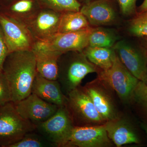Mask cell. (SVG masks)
<instances>
[{
	"instance_id": "6da1fadb",
	"label": "cell",
	"mask_w": 147,
	"mask_h": 147,
	"mask_svg": "<svg viewBox=\"0 0 147 147\" xmlns=\"http://www.w3.org/2000/svg\"><path fill=\"white\" fill-rule=\"evenodd\" d=\"M2 72L10 87L11 102H16L32 93V88L37 71L32 50L9 53L6 58Z\"/></svg>"
},
{
	"instance_id": "ba28073f",
	"label": "cell",
	"mask_w": 147,
	"mask_h": 147,
	"mask_svg": "<svg viewBox=\"0 0 147 147\" xmlns=\"http://www.w3.org/2000/svg\"><path fill=\"white\" fill-rule=\"evenodd\" d=\"M113 48L129 71L142 82L147 68V55L145 49L124 40L116 42Z\"/></svg>"
},
{
	"instance_id": "5b68a950",
	"label": "cell",
	"mask_w": 147,
	"mask_h": 147,
	"mask_svg": "<svg viewBox=\"0 0 147 147\" xmlns=\"http://www.w3.org/2000/svg\"><path fill=\"white\" fill-rule=\"evenodd\" d=\"M67 108L75 126L104 125L106 122L95 108L92 101L83 88L78 87L69 93Z\"/></svg>"
},
{
	"instance_id": "f546056e",
	"label": "cell",
	"mask_w": 147,
	"mask_h": 147,
	"mask_svg": "<svg viewBox=\"0 0 147 147\" xmlns=\"http://www.w3.org/2000/svg\"><path fill=\"white\" fill-rule=\"evenodd\" d=\"M142 128L146 132L147 137V121H145L144 122L142 123Z\"/></svg>"
},
{
	"instance_id": "52a82bcc",
	"label": "cell",
	"mask_w": 147,
	"mask_h": 147,
	"mask_svg": "<svg viewBox=\"0 0 147 147\" xmlns=\"http://www.w3.org/2000/svg\"><path fill=\"white\" fill-rule=\"evenodd\" d=\"M0 26L9 53L32 50L36 40L28 27L5 13H0Z\"/></svg>"
},
{
	"instance_id": "9c48e42d",
	"label": "cell",
	"mask_w": 147,
	"mask_h": 147,
	"mask_svg": "<svg viewBox=\"0 0 147 147\" xmlns=\"http://www.w3.org/2000/svg\"><path fill=\"white\" fill-rule=\"evenodd\" d=\"M13 103L19 115L36 127L52 117L59 108L32 93L28 97Z\"/></svg>"
},
{
	"instance_id": "5bb4252c",
	"label": "cell",
	"mask_w": 147,
	"mask_h": 147,
	"mask_svg": "<svg viewBox=\"0 0 147 147\" xmlns=\"http://www.w3.org/2000/svg\"><path fill=\"white\" fill-rule=\"evenodd\" d=\"M116 3L115 0H92L84 3L80 11L91 26L112 25L117 20Z\"/></svg>"
},
{
	"instance_id": "603a6c76",
	"label": "cell",
	"mask_w": 147,
	"mask_h": 147,
	"mask_svg": "<svg viewBox=\"0 0 147 147\" xmlns=\"http://www.w3.org/2000/svg\"><path fill=\"white\" fill-rule=\"evenodd\" d=\"M130 102L134 103L147 121V86L142 81L137 84Z\"/></svg>"
},
{
	"instance_id": "83f0119b",
	"label": "cell",
	"mask_w": 147,
	"mask_h": 147,
	"mask_svg": "<svg viewBox=\"0 0 147 147\" xmlns=\"http://www.w3.org/2000/svg\"><path fill=\"white\" fill-rule=\"evenodd\" d=\"M9 54L1 29H0V71H2L3 65Z\"/></svg>"
},
{
	"instance_id": "d6a6232c",
	"label": "cell",
	"mask_w": 147,
	"mask_h": 147,
	"mask_svg": "<svg viewBox=\"0 0 147 147\" xmlns=\"http://www.w3.org/2000/svg\"><path fill=\"white\" fill-rule=\"evenodd\" d=\"M84 2V3L87 2L89 1H92V0H81Z\"/></svg>"
},
{
	"instance_id": "3957f363",
	"label": "cell",
	"mask_w": 147,
	"mask_h": 147,
	"mask_svg": "<svg viewBox=\"0 0 147 147\" xmlns=\"http://www.w3.org/2000/svg\"><path fill=\"white\" fill-rule=\"evenodd\" d=\"M63 63H59L57 81L66 96L78 88L87 74L98 73L101 70L88 59L83 52H76L69 60Z\"/></svg>"
},
{
	"instance_id": "ac0fdd59",
	"label": "cell",
	"mask_w": 147,
	"mask_h": 147,
	"mask_svg": "<svg viewBox=\"0 0 147 147\" xmlns=\"http://www.w3.org/2000/svg\"><path fill=\"white\" fill-rule=\"evenodd\" d=\"M40 9L36 0H16L5 13L26 26Z\"/></svg>"
},
{
	"instance_id": "4dcf8cb0",
	"label": "cell",
	"mask_w": 147,
	"mask_h": 147,
	"mask_svg": "<svg viewBox=\"0 0 147 147\" xmlns=\"http://www.w3.org/2000/svg\"><path fill=\"white\" fill-rule=\"evenodd\" d=\"M144 38L145 42V47L144 49L147 55V37H144Z\"/></svg>"
},
{
	"instance_id": "4316f807",
	"label": "cell",
	"mask_w": 147,
	"mask_h": 147,
	"mask_svg": "<svg viewBox=\"0 0 147 147\" xmlns=\"http://www.w3.org/2000/svg\"><path fill=\"white\" fill-rule=\"evenodd\" d=\"M119 8L120 11L126 17L134 16L137 14V0H115Z\"/></svg>"
},
{
	"instance_id": "8992f818",
	"label": "cell",
	"mask_w": 147,
	"mask_h": 147,
	"mask_svg": "<svg viewBox=\"0 0 147 147\" xmlns=\"http://www.w3.org/2000/svg\"><path fill=\"white\" fill-rule=\"evenodd\" d=\"M74 126L66 106L59 107L50 118L36 126V131L55 147H65Z\"/></svg>"
},
{
	"instance_id": "30bf717a",
	"label": "cell",
	"mask_w": 147,
	"mask_h": 147,
	"mask_svg": "<svg viewBox=\"0 0 147 147\" xmlns=\"http://www.w3.org/2000/svg\"><path fill=\"white\" fill-rule=\"evenodd\" d=\"M104 124L94 126H74L65 147L112 146L113 142L108 137Z\"/></svg>"
},
{
	"instance_id": "7a4b0ae2",
	"label": "cell",
	"mask_w": 147,
	"mask_h": 147,
	"mask_svg": "<svg viewBox=\"0 0 147 147\" xmlns=\"http://www.w3.org/2000/svg\"><path fill=\"white\" fill-rule=\"evenodd\" d=\"M36 129L35 125L19 115L13 102L0 106V146L9 147Z\"/></svg>"
},
{
	"instance_id": "9a60e30c",
	"label": "cell",
	"mask_w": 147,
	"mask_h": 147,
	"mask_svg": "<svg viewBox=\"0 0 147 147\" xmlns=\"http://www.w3.org/2000/svg\"><path fill=\"white\" fill-rule=\"evenodd\" d=\"M104 125L108 137L117 147L140 143L136 129L126 118L119 116L115 119L106 122Z\"/></svg>"
},
{
	"instance_id": "1f68e13d",
	"label": "cell",
	"mask_w": 147,
	"mask_h": 147,
	"mask_svg": "<svg viewBox=\"0 0 147 147\" xmlns=\"http://www.w3.org/2000/svg\"><path fill=\"white\" fill-rule=\"evenodd\" d=\"M142 82H144V83L147 86V68L146 72V75H145L144 79V80L142 81Z\"/></svg>"
},
{
	"instance_id": "4fadbf2b",
	"label": "cell",
	"mask_w": 147,
	"mask_h": 147,
	"mask_svg": "<svg viewBox=\"0 0 147 147\" xmlns=\"http://www.w3.org/2000/svg\"><path fill=\"white\" fill-rule=\"evenodd\" d=\"M61 14L40 8L26 26L36 41L44 42L58 33Z\"/></svg>"
},
{
	"instance_id": "2e32d148",
	"label": "cell",
	"mask_w": 147,
	"mask_h": 147,
	"mask_svg": "<svg viewBox=\"0 0 147 147\" xmlns=\"http://www.w3.org/2000/svg\"><path fill=\"white\" fill-rule=\"evenodd\" d=\"M32 93L59 107L66 106L67 102V96L62 90L57 80L45 79L38 73L33 83Z\"/></svg>"
},
{
	"instance_id": "277c9868",
	"label": "cell",
	"mask_w": 147,
	"mask_h": 147,
	"mask_svg": "<svg viewBox=\"0 0 147 147\" xmlns=\"http://www.w3.org/2000/svg\"><path fill=\"white\" fill-rule=\"evenodd\" d=\"M98 74V78L115 91L123 102H130L133 92L139 80L129 71L117 55L110 68L100 70Z\"/></svg>"
},
{
	"instance_id": "f1b7e54d",
	"label": "cell",
	"mask_w": 147,
	"mask_h": 147,
	"mask_svg": "<svg viewBox=\"0 0 147 147\" xmlns=\"http://www.w3.org/2000/svg\"><path fill=\"white\" fill-rule=\"evenodd\" d=\"M146 11H147V0H144L142 4L137 8V12L142 13Z\"/></svg>"
},
{
	"instance_id": "d4e9b609",
	"label": "cell",
	"mask_w": 147,
	"mask_h": 147,
	"mask_svg": "<svg viewBox=\"0 0 147 147\" xmlns=\"http://www.w3.org/2000/svg\"><path fill=\"white\" fill-rule=\"evenodd\" d=\"M55 147L36 130L26 134L18 142L9 147Z\"/></svg>"
},
{
	"instance_id": "ffe728a7",
	"label": "cell",
	"mask_w": 147,
	"mask_h": 147,
	"mask_svg": "<svg viewBox=\"0 0 147 147\" xmlns=\"http://www.w3.org/2000/svg\"><path fill=\"white\" fill-rule=\"evenodd\" d=\"M90 27L88 21L81 11H67L62 13L58 33L79 31Z\"/></svg>"
},
{
	"instance_id": "7402d4cb",
	"label": "cell",
	"mask_w": 147,
	"mask_h": 147,
	"mask_svg": "<svg viewBox=\"0 0 147 147\" xmlns=\"http://www.w3.org/2000/svg\"><path fill=\"white\" fill-rule=\"evenodd\" d=\"M40 8L63 13L79 11L82 5L79 0H36Z\"/></svg>"
},
{
	"instance_id": "e0dca14e",
	"label": "cell",
	"mask_w": 147,
	"mask_h": 147,
	"mask_svg": "<svg viewBox=\"0 0 147 147\" xmlns=\"http://www.w3.org/2000/svg\"><path fill=\"white\" fill-rule=\"evenodd\" d=\"M37 73L49 80H57L59 60L62 53L45 49L36 42L33 48Z\"/></svg>"
},
{
	"instance_id": "44dd1931",
	"label": "cell",
	"mask_w": 147,
	"mask_h": 147,
	"mask_svg": "<svg viewBox=\"0 0 147 147\" xmlns=\"http://www.w3.org/2000/svg\"><path fill=\"white\" fill-rule=\"evenodd\" d=\"M117 39L114 32L110 29L100 27L93 28L89 37L88 46L112 48Z\"/></svg>"
},
{
	"instance_id": "8fae6325",
	"label": "cell",
	"mask_w": 147,
	"mask_h": 147,
	"mask_svg": "<svg viewBox=\"0 0 147 147\" xmlns=\"http://www.w3.org/2000/svg\"><path fill=\"white\" fill-rule=\"evenodd\" d=\"M92 28L71 32L58 33L44 42H36L45 49L63 54L68 52H82L88 46L89 37Z\"/></svg>"
},
{
	"instance_id": "484cf974",
	"label": "cell",
	"mask_w": 147,
	"mask_h": 147,
	"mask_svg": "<svg viewBox=\"0 0 147 147\" xmlns=\"http://www.w3.org/2000/svg\"><path fill=\"white\" fill-rule=\"evenodd\" d=\"M11 102L10 87L2 71H0V106Z\"/></svg>"
},
{
	"instance_id": "d6986e66",
	"label": "cell",
	"mask_w": 147,
	"mask_h": 147,
	"mask_svg": "<svg viewBox=\"0 0 147 147\" xmlns=\"http://www.w3.org/2000/svg\"><path fill=\"white\" fill-rule=\"evenodd\" d=\"M83 52L90 62L102 70H107L112 67L117 55L113 47L88 46Z\"/></svg>"
},
{
	"instance_id": "7c38bea8",
	"label": "cell",
	"mask_w": 147,
	"mask_h": 147,
	"mask_svg": "<svg viewBox=\"0 0 147 147\" xmlns=\"http://www.w3.org/2000/svg\"><path fill=\"white\" fill-rule=\"evenodd\" d=\"M107 85L97 78L83 87L95 108L105 122L115 119L119 115Z\"/></svg>"
},
{
	"instance_id": "cb8c5ba5",
	"label": "cell",
	"mask_w": 147,
	"mask_h": 147,
	"mask_svg": "<svg viewBox=\"0 0 147 147\" xmlns=\"http://www.w3.org/2000/svg\"><path fill=\"white\" fill-rule=\"evenodd\" d=\"M128 31L132 36L147 37V11L137 13L129 21Z\"/></svg>"
}]
</instances>
